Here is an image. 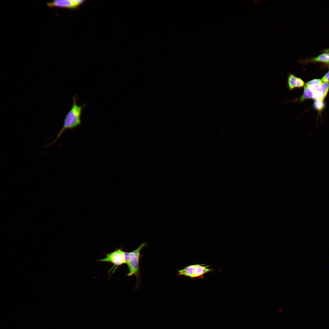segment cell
<instances>
[{
    "label": "cell",
    "instance_id": "6da1fadb",
    "mask_svg": "<svg viewBox=\"0 0 329 329\" xmlns=\"http://www.w3.org/2000/svg\"><path fill=\"white\" fill-rule=\"evenodd\" d=\"M77 97L76 94L74 96H73L72 107L65 116L62 128L55 140L46 145V147L54 143L65 130L73 129L80 126L82 124L81 118L83 109L87 104L84 103L81 105H78L77 104Z\"/></svg>",
    "mask_w": 329,
    "mask_h": 329
},
{
    "label": "cell",
    "instance_id": "7a4b0ae2",
    "mask_svg": "<svg viewBox=\"0 0 329 329\" xmlns=\"http://www.w3.org/2000/svg\"><path fill=\"white\" fill-rule=\"evenodd\" d=\"M146 245L143 243L138 248L130 252H125L126 264L129 269V272L127 274L130 276L133 275H135L138 279L139 274V260L141 256L140 251Z\"/></svg>",
    "mask_w": 329,
    "mask_h": 329
},
{
    "label": "cell",
    "instance_id": "3957f363",
    "mask_svg": "<svg viewBox=\"0 0 329 329\" xmlns=\"http://www.w3.org/2000/svg\"><path fill=\"white\" fill-rule=\"evenodd\" d=\"M125 252L121 248L116 249L111 253L106 254L105 257L98 260L102 262H109L113 264L110 272L112 273L118 267L124 264H126Z\"/></svg>",
    "mask_w": 329,
    "mask_h": 329
},
{
    "label": "cell",
    "instance_id": "277c9868",
    "mask_svg": "<svg viewBox=\"0 0 329 329\" xmlns=\"http://www.w3.org/2000/svg\"><path fill=\"white\" fill-rule=\"evenodd\" d=\"M287 78V86L290 90L301 88L304 86L305 83L303 80L291 73L288 74Z\"/></svg>",
    "mask_w": 329,
    "mask_h": 329
},
{
    "label": "cell",
    "instance_id": "5b68a950",
    "mask_svg": "<svg viewBox=\"0 0 329 329\" xmlns=\"http://www.w3.org/2000/svg\"><path fill=\"white\" fill-rule=\"evenodd\" d=\"M47 5L51 8L58 7L71 9L76 8L72 0H56L47 2Z\"/></svg>",
    "mask_w": 329,
    "mask_h": 329
},
{
    "label": "cell",
    "instance_id": "8992f818",
    "mask_svg": "<svg viewBox=\"0 0 329 329\" xmlns=\"http://www.w3.org/2000/svg\"><path fill=\"white\" fill-rule=\"evenodd\" d=\"M196 266V264L187 266L182 269L178 270V274L179 275H183L191 278H194Z\"/></svg>",
    "mask_w": 329,
    "mask_h": 329
},
{
    "label": "cell",
    "instance_id": "52a82bcc",
    "mask_svg": "<svg viewBox=\"0 0 329 329\" xmlns=\"http://www.w3.org/2000/svg\"><path fill=\"white\" fill-rule=\"evenodd\" d=\"M314 96V92L309 87L306 85L304 87V90L302 95L299 97L293 100L294 102L299 101L301 102L307 99L313 98Z\"/></svg>",
    "mask_w": 329,
    "mask_h": 329
},
{
    "label": "cell",
    "instance_id": "ba28073f",
    "mask_svg": "<svg viewBox=\"0 0 329 329\" xmlns=\"http://www.w3.org/2000/svg\"><path fill=\"white\" fill-rule=\"evenodd\" d=\"M306 62H319L329 65V53L324 52L315 57L305 61Z\"/></svg>",
    "mask_w": 329,
    "mask_h": 329
},
{
    "label": "cell",
    "instance_id": "9c48e42d",
    "mask_svg": "<svg viewBox=\"0 0 329 329\" xmlns=\"http://www.w3.org/2000/svg\"><path fill=\"white\" fill-rule=\"evenodd\" d=\"M322 83L321 80L315 79L306 83L305 85L311 88L314 92L320 89Z\"/></svg>",
    "mask_w": 329,
    "mask_h": 329
},
{
    "label": "cell",
    "instance_id": "30bf717a",
    "mask_svg": "<svg viewBox=\"0 0 329 329\" xmlns=\"http://www.w3.org/2000/svg\"><path fill=\"white\" fill-rule=\"evenodd\" d=\"M313 107L315 110L319 112H321L325 107V103L324 99L315 101L313 104Z\"/></svg>",
    "mask_w": 329,
    "mask_h": 329
},
{
    "label": "cell",
    "instance_id": "8fae6325",
    "mask_svg": "<svg viewBox=\"0 0 329 329\" xmlns=\"http://www.w3.org/2000/svg\"><path fill=\"white\" fill-rule=\"evenodd\" d=\"M319 90L322 94L324 98L327 96L329 90V83L327 82L322 83Z\"/></svg>",
    "mask_w": 329,
    "mask_h": 329
},
{
    "label": "cell",
    "instance_id": "7c38bea8",
    "mask_svg": "<svg viewBox=\"0 0 329 329\" xmlns=\"http://www.w3.org/2000/svg\"><path fill=\"white\" fill-rule=\"evenodd\" d=\"M72 1L76 8L85 2L84 0H72Z\"/></svg>",
    "mask_w": 329,
    "mask_h": 329
},
{
    "label": "cell",
    "instance_id": "4fadbf2b",
    "mask_svg": "<svg viewBox=\"0 0 329 329\" xmlns=\"http://www.w3.org/2000/svg\"><path fill=\"white\" fill-rule=\"evenodd\" d=\"M321 80L324 82L329 83V70L323 76Z\"/></svg>",
    "mask_w": 329,
    "mask_h": 329
},
{
    "label": "cell",
    "instance_id": "5bb4252c",
    "mask_svg": "<svg viewBox=\"0 0 329 329\" xmlns=\"http://www.w3.org/2000/svg\"><path fill=\"white\" fill-rule=\"evenodd\" d=\"M324 52H326L329 53V48L324 49L323 51Z\"/></svg>",
    "mask_w": 329,
    "mask_h": 329
}]
</instances>
